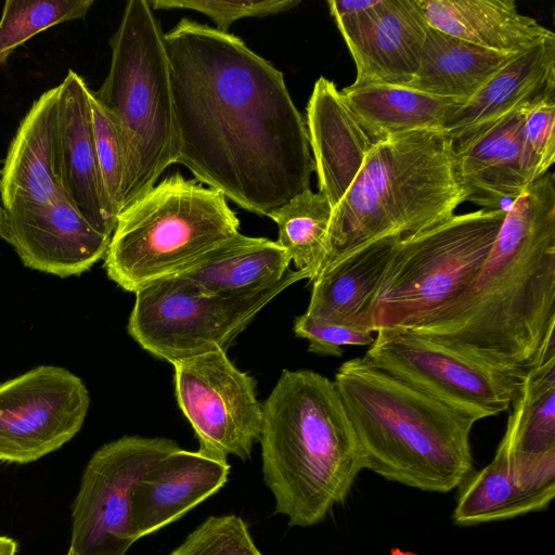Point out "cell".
Masks as SVG:
<instances>
[{"instance_id": "obj_16", "label": "cell", "mask_w": 555, "mask_h": 555, "mask_svg": "<svg viewBox=\"0 0 555 555\" xmlns=\"http://www.w3.org/2000/svg\"><path fill=\"white\" fill-rule=\"evenodd\" d=\"M56 171L75 207L96 231L111 236L118 214L106 194L99 168L90 89L73 69L59 85Z\"/></svg>"}, {"instance_id": "obj_30", "label": "cell", "mask_w": 555, "mask_h": 555, "mask_svg": "<svg viewBox=\"0 0 555 555\" xmlns=\"http://www.w3.org/2000/svg\"><path fill=\"white\" fill-rule=\"evenodd\" d=\"M93 0H7L0 17V65L37 34L83 18Z\"/></svg>"}, {"instance_id": "obj_34", "label": "cell", "mask_w": 555, "mask_h": 555, "mask_svg": "<svg viewBox=\"0 0 555 555\" xmlns=\"http://www.w3.org/2000/svg\"><path fill=\"white\" fill-rule=\"evenodd\" d=\"M521 158L526 175L532 183L555 162V101L531 109L524 122Z\"/></svg>"}, {"instance_id": "obj_8", "label": "cell", "mask_w": 555, "mask_h": 555, "mask_svg": "<svg viewBox=\"0 0 555 555\" xmlns=\"http://www.w3.org/2000/svg\"><path fill=\"white\" fill-rule=\"evenodd\" d=\"M505 214L453 215L400 237L369 306L371 331L413 327L460 297L486 262Z\"/></svg>"}, {"instance_id": "obj_5", "label": "cell", "mask_w": 555, "mask_h": 555, "mask_svg": "<svg viewBox=\"0 0 555 555\" xmlns=\"http://www.w3.org/2000/svg\"><path fill=\"white\" fill-rule=\"evenodd\" d=\"M464 202L453 142L443 130H415L376 142L333 208L320 272L369 242L434 227Z\"/></svg>"}, {"instance_id": "obj_24", "label": "cell", "mask_w": 555, "mask_h": 555, "mask_svg": "<svg viewBox=\"0 0 555 555\" xmlns=\"http://www.w3.org/2000/svg\"><path fill=\"white\" fill-rule=\"evenodd\" d=\"M340 94L373 143L415 130H443L464 104L397 85L348 86Z\"/></svg>"}, {"instance_id": "obj_13", "label": "cell", "mask_w": 555, "mask_h": 555, "mask_svg": "<svg viewBox=\"0 0 555 555\" xmlns=\"http://www.w3.org/2000/svg\"><path fill=\"white\" fill-rule=\"evenodd\" d=\"M89 403L81 378L59 366L0 384V462L26 464L60 449L80 430Z\"/></svg>"}, {"instance_id": "obj_15", "label": "cell", "mask_w": 555, "mask_h": 555, "mask_svg": "<svg viewBox=\"0 0 555 555\" xmlns=\"http://www.w3.org/2000/svg\"><path fill=\"white\" fill-rule=\"evenodd\" d=\"M2 238L24 266L67 278L89 270L105 256L111 236L96 231L63 196L53 203L4 210Z\"/></svg>"}, {"instance_id": "obj_28", "label": "cell", "mask_w": 555, "mask_h": 555, "mask_svg": "<svg viewBox=\"0 0 555 555\" xmlns=\"http://www.w3.org/2000/svg\"><path fill=\"white\" fill-rule=\"evenodd\" d=\"M503 440L514 459L555 451V358L531 370L516 392Z\"/></svg>"}, {"instance_id": "obj_14", "label": "cell", "mask_w": 555, "mask_h": 555, "mask_svg": "<svg viewBox=\"0 0 555 555\" xmlns=\"http://www.w3.org/2000/svg\"><path fill=\"white\" fill-rule=\"evenodd\" d=\"M334 20L356 64L350 87L406 86L413 79L429 29L417 0H376Z\"/></svg>"}, {"instance_id": "obj_38", "label": "cell", "mask_w": 555, "mask_h": 555, "mask_svg": "<svg viewBox=\"0 0 555 555\" xmlns=\"http://www.w3.org/2000/svg\"><path fill=\"white\" fill-rule=\"evenodd\" d=\"M3 218H4V209H3L1 201H0V238H2V233H3Z\"/></svg>"}, {"instance_id": "obj_4", "label": "cell", "mask_w": 555, "mask_h": 555, "mask_svg": "<svg viewBox=\"0 0 555 555\" xmlns=\"http://www.w3.org/2000/svg\"><path fill=\"white\" fill-rule=\"evenodd\" d=\"M334 384L364 469L423 491L446 493L473 472L472 418L374 367L344 362Z\"/></svg>"}, {"instance_id": "obj_18", "label": "cell", "mask_w": 555, "mask_h": 555, "mask_svg": "<svg viewBox=\"0 0 555 555\" xmlns=\"http://www.w3.org/2000/svg\"><path fill=\"white\" fill-rule=\"evenodd\" d=\"M230 465L181 448L156 462L135 483L131 528L138 540L178 520L221 489Z\"/></svg>"}, {"instance_id": "obj_39", "label": "cell", "mask_w": 555, "mask_h": 555, "mask_svg": "<svg viewBox=\"0 0 555 555\" xmlns=\"http://www.w3.org/2000/svg\"><path fill=\"white\" fill-rule=\"evenodd\" d=\"M67 555H74V554H72L70 552H68V553H67Z\"/></svg>"}, {"instance_id": "obj_29", "label": "cell", "mask_w": 555, "mask_h": 555, "mask_svg": "<svg viewBox=\"0 0 555 555\" xmlns=\"http://www.w3.org/2000/svg\"><path fill=\"white\" fill-rule=\"evenodd\" d=\"M332 211L324 195L308 189L268 215L279 228L275 242L310 282L324 261Z\"/></svg>"}, {"instance_id": "obj_23", "label": "cell", "mask_w": 555, "mask_h": 555, "mask_svg": "<svg viewBox=\"0 0 555 555\" xmlns=\"http://www.w3.org/2000/svg\"><path fill=\"white\" fill-rule=\"evenodd\" d=\"M400 237L369 242L323 269L311 282L305 313L371 331L369 306Z\"/></svg>"}, {"instance_id": "obj_26", "label": "cell", "mask_w": 555, "mask_h": 555, "mask_svg": "<svg viewBox=\"0 0 555 555\" xmlns=\"http://www.w3.org/2000/svg\"><path fill=\"white\" fill-rule=\"evenodd\" d=\"M516 54L483 49L429 27L417 70L406 86L465 104Z\"/></svg>"}, {"instance_id": "obj_11", "label": "cell", "mask_w": 555, "mask_h": 555, "mask_svg": "<svg viewBox=\"0 0 555 555\" xmlns=\"http://www.w3.org/2000/svg\"><path fill=\"white\" fill-rule=\"evenodd\" d=\"M180 449L168 438L125 436L101 447L89 460L74 501V555H125L137 541L131 495L139 479L160 459Z\"/></svg>"}, {"instance_id": "obj_9", "label": "cell", "mask_w": 555, "mask_h": 555, "mask_svg": "<svg viewBox=\"0 0 555 555\" xmlns=\"http://www.w3.org/2000/svg\"><path fill=\"white\" fill-rule=\"evenodd\" d=\"M307 279L288 270L278 283L241 294H208L176 274L135 294L128 332L149 353L171 364L225 351L256 314L286 287Z\"/></svg>"}, {"instance_id": "obj_37", "label": "cell", "mask_w": 555, "mask_h": 555, "mask_svg": "<svg viewBox=\"0 0 555 555\" xmlns=\"http://www.w3.org/2000/svg\"><path fill=\"white\" fill-rule=\"evenodd\" d=\"M13 540L8 537L0 535V552H2Z\"/></svg>"}, {"instance_id": "obj_7", "label": "cell", "mask_w": 555, "mask_h": 555, "mask_svg": "<svg viewBox=\"0 0 555 555\" xmlns=\"http://www.w3.org/2000/svg\"><path fill=\"white\" fill-rule=\"evenodd\" d=\"M238 230L223 194L176 172L118 214L104 268L118 286L135 293L180 274Z\"/></svg>"}, {"instance_id": "obj_17", "label": "cell", "mask_w": 555, "mask_h": 555, "mask_svg": "<svg viewBox=\"0 0 555 555\" xmlns=\"http://www.w3.org/2000/svg\"><path fill=\"white\" fill-rule=\"evenodd\" d=\"M555 101V34L517 53L448 120L454 150L521 107Z\"/></svg>"}, {"instance_id": "obj_22", "label": "cell", "mask_w": 555, "mask_h": 555, "mask_svg": "<svg viewBox=\"0 0 555 555\" xmlns=\"http://www.w3.org/2000/svg\"><path fill=\"white\" fill-rule=\"evenodd\" d=\"M429 25L472 44L519 53L554 33L521 14L514 0H417Z\"/></svg>"}, {"instance_id": "obj_12", "label": "cell", "mask_w": 555, "mask_h": 555, "mask_svg": "<svg viewBox=\"0 0 555 555\" xmlns=\"http://www.w3.org/2000/svg\"><path fill=\"white\" fill-rule=\"evenodd\" d=\"M172 365L177 402L194 429L198 451L224 462L229 455L248 459L262 423L256 380L240 371L223 350Z\"/></svg>"}, {"instance_id": "obj_19", "label": "cell", "mask_w": 555, "mask_h": 555, "mask_svg": "<svg viewBox=\"0 0 555 555\" xmlns=\"http://www.w3.org/2000/svg\"><path fill=\"white\" fill-rule=\"evenodd\" d=\"M59 86L43 92L22 119L0 171L4 210L67 196L56 171Z\"/></svg>"}, {"instance_id": "obj_6", "label": "cell", "mask_w": 555, "mask_h": 555, "mask_svg": "<svg viewBox=\"0 0 555 555\" xmlns=\"http://www.w3.org/2000/svg\"><path fill=\"white\" fill-rule=\"evenodd\" d=\"M164 36L149 0L128 1L109 40L108 74L101 87L92 91L124 144L121 210L153 188L177 159L170 66Z\"/></svg>"}, {"instance_id": "obj_32", "label": "cell", "mask_w": 555, "mask_h": 555, "mask_svg": "<svg viewBox=\"0 0 555 555\" xmlns=\"http://www.w3.org/2000/svg\"><path fill=\"white\" fill-rule=\"evenodd\" d=\"M90 107L99 168L106 194L117 214L121 210L125 179V150L120 134L90 90Z\"/></svg>"}, {"instance_id": "obj_1", "label": "cell", "mask_w": 555, "mask_h": 555, "mask_svg": "<svg viewBox=\"0 0 555 555\" xmlns=\"http://www.w3.org/2000/svg\"><path fill=\"white\" fill-rule=\"evenodd\" d=\"M164 38L176 163L259 216L310 189L307 126L283 73L237 36L195 21L181 20Z\"/></svg>"}, {"instance_id": "obj_10", "label": "cell", "mask_w": 555, "mask_h": 555, "mask_svg": "<svg viewBox=\"0 0 555 555\" xmlns=\"http://www.w3.org/2000/svg\"><path fill=\"white\" fill-rule=\"evenodd\" d=\"M375 333L367 363L475 422L506 411L525 382L406 328Z\"/></svg>"}, {"instance_id": "obj_36", "label": "cell", "mask_w": 555, "mask_h": 555, "mask_svg": "<svg viewBox=\"0 0 555 555\" xmlns=\"http://www.w3.org/2000/svg\"><path fill=\"white\" fill-rule=\"evenodd\" d=\"M17 550V543L13 540L1 553L0 555H15Z\"/></svg>"}, {"instance_id": "obj_27", "label": "cell", "mask_w": 555, "mask_h": 555, "mask_svg": "<svg viewBox=\"0 0 555 555\" xmlns=\"http://www.w3.org/2000/svg\"><path fill=\"white\" fill-rule=\"evenodd\" d=\"M460 486L452 516L459 526L506 520L540 512L555 495V489L529 490L517 481L503 440L493 460L482 469L469 474Z\"/></svg>"}, {"instance_id": "obj_3", "label": "cell", "mask_w": 555, "mask_h": 555, "mask_svg": "<svg viewBox=\"0 0 555 555\" xmlns=\"http://www.w3.org/2000/svg\"><path fill=\"white\" fill-rule=\"evenodd\" d=\"M259 441L263 480L289 526L321 522L364 469L334 382L313 371L282 372L262 403Z\"/></svg>"}, {"instance_id": "obj_21", "label": "cell", "mask_w": 555, "mask_h": 555, "mask_svg": "<svg viewBox=\"0 0 555 555\" xmlns=\"http://www.w3.org/2000/svg\"><path fill=\"white\" fill-rule=\"evenodd\" d=\"M533 108L511 112L454 150L466 202L507 211L506 203L513 204L531 184L522 165L521 141L524 122Z\"/></svg>"}, {"instance_id": "obj_35", "label": "cell", "mask_w": 555, "mask_h": 555, "mask_svg": "<svg viewBox=\"0 0 555 555\" xmlns=\"http://www.w3.org/2000/svg\"><path fill=\"white\" fill-rule=\"evenodd\" d=\"M296 336L309 341L308 350L320 356H343V346H371L375 337L373 332L336 323L306 313L296 318L294 323Z\"/></svg>"}, {"instance_id": "obj_25", "label": "cell", "mask_w": 555, "mask_h": 555, "mask_svg": "<svg viewBox=\"0 0 555 555\" xmlns=\"http://www.w3.org/2000/svg\"><path fill=\"white\" fill-rule=\"evenodd\" d=\"M291 262L276 242L237 233L179 275L208 294H241L278 283Z\"/></svg>"}, {"instance_id": "obj_33", "label": "cell", "mask_w": 555, "mask_h": 555, "mask_svg": "<svg viewBox=\"0 0 555 555\" xmlns=\"http://www.w3.org/2000/svg\"><path fill=\"white\" fill-rule=\"evenodd\" d=\"M153 10L185 9L201 12L211 18L216 29L229 33L231 25L245 17H264L286 12L300 3L299 0L261 1H207V0H152Z\"/></svg>"}, {"instance_id": "obj_31", "label": "cell", "mask_w": 555, "mask_h": 555, "mask_svg": "<svg viewBox=\"0 0 555 555\" xmlns=\"http://www.w3.org/2000/svg\"><path fill=\"white\" fill-rule=\"evenodd\" d=\"M169 555H262L236 515L210 516Z\"/></svg>"}, {"instance_id": "obj_20", "label": "cell", "mask_w": 555, "mask_h": 555, "mask_svg": "<svg viewBox=\"0 0 555 555\" xmlns=\"http://www.w3.org/2000/svg\"><path fill=\"white\" fill-rule=\"evenodd\" d=\"M307 131L319 192L334 208L344 197L374 143L336 85L321 76L307 105Z\"/></svg>"}, {"instance_id": "obj_2", "label": "cell", "mask_w": 555, "mask_h": 555, "mask_svg": "<svg viewBox=\"0 0 555 555\" xmlns=\"http://www.w3.org/2000/svg\"><path fill=\"white\" fill-rule=\"evenodd\" d=\"M554 327L555 176L547 171L513 202L470 286L406 330L525 379L555 358Z\"/></svg>"}]
</instances>
